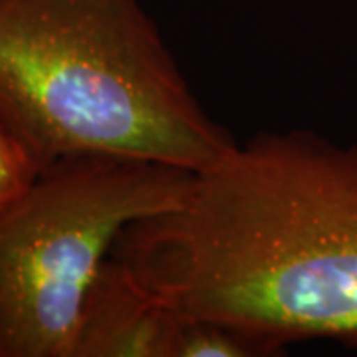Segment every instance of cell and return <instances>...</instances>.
I'll use <instances>...</instances> for the list:
<instances>
[{"label":"cell","instance_id":"obj_3","mask_svg":"<svg viewBox=\"0 0 357 357\" xmlns=\"http://www.w3.org/2000/svg\"><path fill=\"white\" fill-rule=\"evenodd\" d=\"M192 171L70 155L0 206V357H76L89 288L117 236L183 199Z\"/></svg>","mask_w":357,"mask_h":357},{"label":"cell","instance_id":"obj_1","mask_svg":"<svg viewBox=\"0 0 357 357\" xmlns=\"http://www.w3.org/2000/svg\"><path fill=\"white\" fill-rule=\"evenodd\" d=\"M112 256L262 357L319 337L357 345V143L306 129L236 141L175 206L126 227Z\"/></svg>","mask_w":357,"mask_h":357},{"label":"cell","instance_id":"obj_6","mask_svg":"<svg viewBox=\"0 0 357 357\" xmlns=\"http://www.w3.org/2000/svg\"><path fill=\"white\" fill-rule=\"evenodd\" d=\"M42 171L0 121V206L24 192Z\"/></svg>","mask_w":357,"mask_h":357},{"label":"cell","instance_id":"obj_4","mask_svg":"<svg viewBox=\"0 0 357 357\" xmlns=\"http://www.w3.org/2000/svg\"><path fill=\"white\" fill-rule=\"evenodd\" d=\"M181 319L109 255L86 298L76 357H173Z\"/></svg>","mask_w":357,"mask_h":357},{"label":"cell","instance_id":"obj_5","mask_svg":"<svg viewBox=\"0 0 357 357\" xmlns=\"http://www.w3.org/2000/svg\"><path fill=\"white\" fill-rule=\"evenodd\" d=\"M173 357H262V354L225 326L183 316Z\"/></svg>","mask_w":357,"mask_h":357},{"label":"cell","instance_id":"obj_2","mask_svg":"<svg viewBox=\"0 0 357 357\" xmlns=\"http://www.w3.org/2000/svg\"><path fill=\"white\" fill-rule=\"evenodd\" d=\"M0 121L40 169L103 153L199 171L236 145L141 0H0Z\"/></svg>","mask_w":357,"mask_h":357}]
</instances>
